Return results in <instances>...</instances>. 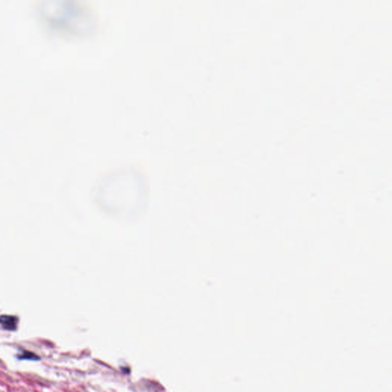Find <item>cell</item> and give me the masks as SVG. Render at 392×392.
<instances>
[{"label": "cell", "instance_id": "1", "mask_svg": "<svg viewBox=\"0 0 392 392\" xmlns=\"http://www.w3.org/2000/svg\"><path fill=\"white\" fill-rule=\"evenodd\" d=\"M18 318L14 316L2 315L0 316V324L5 329L9 331H15L17 329Z\"/></svg>", "mask_w": 392, "mask_h": 392}, {"label": "cell", "instance_id": "2", "mask_svg": "<svg viewBox=\"0 0 392 392\" xmlns=\"http://www.w3.org/2000/svg\"><path fill=\"white\" fill-rule=\"evenodd\" d=\"M18 358L20 360H31V361H38L40 360V357L36 354L33 353L32 351L23 350L22 353L18 355Z\"/></svg>", "mask_w": 392, "mask_h": 392}]
</instances>
